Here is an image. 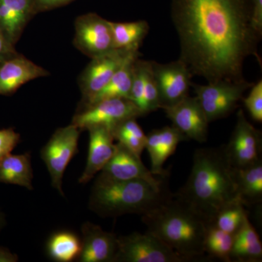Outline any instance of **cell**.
I'll use <instances>...</instances> for the list:
<instances>
[{"mask_svg": "<svg viewBox=\"0 0 262 262\" xmlns=\"http://www.w3.org/2000/svg\"><path fill=\"white\" fill-rule=\"evenodd\" d=\"M251 0H171L182 60L208 82H244L248 57L259 59L261 37L251 23Z\"/></svg>", "mask_w": 262, "mask_h": 262, "instance_id": "obj_1", "label": "cell"}, {"mask_svg": "<svg viewBox=\"0 0 262 262\" xmlns=\"http://www.w3.org/2000/svg\"><path fill=\"white\" fill-rule=\"evenodd\" d=\"M187 203L207 223H212L225 205L238 198L233 168L225 145L196 149L187 183L174 194Z\"/></svg>", "mask_w": 262, "mask_h": 262, "instance_id": "obj_2", "label": "cell"}, {"mask_svg": "<svg viewBox=\"0 0 262 262\" xmlns=\"http://www.w3.org/2000/svg\"><path fill=\"white\" fill-rule=\"evenodd\" d=\"M147 232L156 236L186 261L205 255L204 237L208 223L192 208L170 194L142 215Z\"/></svg>", "mask_w": 262, "mask_h": 262, "instance_id": "obj_3", "label": "cell"}, {"mask_svg": "<svg viewBox=\"0 0 262 262\" xmlns=\"http://www.w3.org/2000/svg\"><path fill=\"white\" fill-rule=\"evenodd\" d=\"M143 180H115L99 174L89 198L91 211L103 218L125 214L144 215L170 195Z\"/></svg>", "mask_w": 262, "mask_h": 262, "instance_id": "obj_4", "label": "cell"}, {"mask_svg": "<svg viewBox=\"0 0 262 262\" xmlns=\"http://www.w3.org/2000/svg\"><path fill=\"white\" fill-rule=\"evenodd\" d=\"M81 131L72 123L60 127L55 131L47 144L41 149V158L51 176L52 186L62 196L64 195L62 189L63 174L71 160L78 153Z\"/></svg>", "mask_w": 262, "mask_h": 262, "instance_id": "obj_5", "label": "cell"}, {"mask_svg": "<svg viewBox=\"0 0 262 262\" xmlns=\"http://www.w3.org/2000/svg\"><path fill=\"white\" fill-rule=\"evenodd\" d=\"M252 85L246 80L241 82L218 81L208 82L206 85L192 84L195 97L209 122L232 113L243 99L245 91Z\"/></svg>", "mask_w": 262, "mask_h": 262, "instance_id": "obj_6", "label": "cell"}, {"mask_svg": "<svg viewBox=\"0 0 262 262\" xmlns=\"http://www.w3.org/2000/svg\"><path fill=\"white\" fill-rule=\"evenodd\" d=\"M114 262H183L186 260L154 234L146 232L120 236Z\"/></svg>", "mask_w": 262, "mask_h": 262, "instance_id": "obj_7", "label": "cell"}, {"mask_svg": "<svg viewBox=\"0 0 262 262\" xmlns=\"http://www.w3.org/2000/svg\"><path fill=\"white\" fill-rule=\"evenodd\" d=\"M141 116L140 110L128 98H108L78 110L72 118V124L81 130L103 125L112 131L124 120Z\"/></svg>", "mask_w": 262, "mask_h": 262, "instance_id": "obj_8", "label": "cell"}, {"mask_svg": "<svg viewBox=\"0 0 262 262\" xmlns=\"http://www.w3.org/2000/svg\"><path fill=\"white\" fill-rule=\"evenodd\" d=\"M75 30L74 46L91 59L115 49L111 23L96 13L77 17Z\"/></svg>", "mask_w": 262, "mask_h": 262, "instance_id": "obj_9", "label": "cell"}, {"mask_svg": "<svg viewBox=\"0 0 262 262\" xmlns=\"http://www.w3.org/2000/svg\"><path fill=\"white\" fill-rule=\"evenodd\" d=\"M151 67L158 89L160 108L174 106L189 96L192 74L182 60L168 63L151 61Z\"/></svg>", "mask_w": 262, "mask_h": 262, "instance_id": "obj_10", "label": "cell"}, {"mask_svg": "<svg viewBox=\"0 0 262 262\" xmlns=\"http://www.w3.org/2000/svg\"><path fill=\"white\" fill-rule=\"evenodd\" d=\"M137 53L139 51L115 49L103 56L92 58L78 79L82 97L80 108L87 104L108 83L123 63Z\"/></svg>", "mask_w": 262, "mask_h": 262, "instance_id": "obj_11", "label": "cell"}, {"mask_svg": "<svg viewBox=\"0 0 262 262\" xmlns=\"http://www.w3.org/2000/svg\"><path fill=\"white\" fill-rule=\"evenodd\" d=\"M225 149L232 168H244L261 160V133L246 120L242 110L237 113L235 127Z\"/></svg>", "mask_w": 262, "mask_h": 262, "instance_id": "obj_12", "label": "cell"}, {"mask_svg": "<svg viewBox=\"0 0 262 262\" xmlns=\"http://www.w3.org/2000/svg\"><path fill=\"white\" fill-rule=\"evenodd\" d=\"M103 177L115 180H143L157 189L165 187V179L155 178L151 170L146 168L141 157L127 149L121 143L117 142L113 158L100 173Z\"/></svg>", "mask_w": 262, "mask_h": 262, "instance_id": "obj_13", "label": "cell"}, {"mask_svg": "<svg viewBox=\"0 0 262 262\" xmlns=\"http://www.w3.org/2000/svg\"><path fill=\"white\" fill-rule=\"evenodd\" d=\"M163 110L173 126L187 139L206 142L209 122L196 97L187 96L174 106Z\"/></svg>", "mask_w": 262, "mask_h": 262, "instance_id": "obj_14", "label": "cell"}, {"mask_svg": "<svg viewBox=\"0 0 262 262\" xmlns=\"http://www.w3.org/2000/svg\"><path fill=\"white\" fill-rule=\"evenodd\" d=\"M82 236L78 261L114 262L118 250V236L89 222L82 224Z\"/></svg>", "mask_w": 262, "mask_h": 262, "instance_id": "obj_15", "label": "cell"}, {"mask_svg": "<svg viewBox=\"0 0 262 262\" xmlns=\"http://www.w3.org/2000/svg\"><path fill=\"white\" fill-rule=\"evenodd\" d=\"M50 73L20 53L0 66V96H11L24 84Z\"/></svg>", "mask_w": 262, "mask_h": 262, "instance_id": "obj_16", "label": "cell"}, {"mask_svg": "<svg viewBox=\"0 0 262 262\" xmlns=\"http://www.w3.org/2000/svg\"><path fill=\"white\" fill-rule=\"evenodd\" d=\"M89 133V154L87 163L82 175L79 179V184H86L96 173L101 171L113 158L116 144H114L112 131L103 125H95L87 129Z\"/></svg>", "mask_w": 262, "mask_h": 262, "instance_id": "obj_17", "label": "cell"}, {"mask_svg": "<svg viewBox=\"0 0 262 262\" xmlns=\"http://www.w3.org/2000/svg\"><path fill=\"white\" fill-rule=\"evenodd\" d=\"M187 139L174 126L154 130L146 136L145 149H147L151 159V172L153 175L168 178V173L163 168L164 163L173 154L179 143Z\"/></svg>", "mask_w": 262, "mask_h": 262, "instance_id": "obj_18", "label": "cell"}, {"mask_svg": "<svg viewBox=\"0 0 262 262\" xmlns=\"http://www.w3.org/2000/svg\"><path fill=\"white\" fill-rule=\"evenodd\" d=\"M35 15V0H0V29L13 46Z\"/></svg>", "mask_w": 262, "mask_h": 262, "instance_id": "obj_19", "label": "cell"}, {"mask_svg": "<svg viewBox=\"0 0 262 262\" xmlns=\"http://www.w3.org/2000/svg\"><path fill=\"white\" fill-rule=\"evenodd\" d=\"M234 180L237 195L245 206L261 203L262 161L244 168H233Z\"/></svg>", "mask_w": 262, "mask_h": 262, "instance_id": "obj_20", "label": "cell"}, {"mask_svg": "<svg viewBox=\"0 0 262 262\" xmlns=\"http://www.w3.org/2000/svg\"><path fill=\"white\" fill-rule=\"evenodd\" d=\"M33 178L30 153L21 155L10 153L0 160V183L18 185L32 190Z\"/></svg>", "mask_w": 262, "mask_h": 262, "instance_id": "obj_21", "label": "cell"}, {"mask_svg": "<svg viewBox=\"0 0 262 262\" xmlns=\"http://www.w3.org/2000/svg\"><path fill=\"white\" fill-rule=\"evenodd\" d=\"M139 56L140 53L130 56L117 71L108 83L98 94L95 95L87 104L79 108L78 110L108 98H125L129 99L134 77V65Z\"/></svg>", "mask_w": 262, "mask_h": 262, "instance_id": "obj_22", "label": "cell"}, {"mask_svg": "<svg viewBox=\"0 0 262 262\" xmlns=\"http://www.w3.org/2000/svg\"><path fill=\"white\" fill-rule=\"evenodd\" d=\"M262 245L256 229L248 217L241 229L234 235L231 261H261Z\"/></svg>", "mask_w": 262, "mask_h": 262, "instance_id": "obj_23", "label": "cell"}, {"mask_svg": "<svg viewBox=\"0 0 262 262\" xmlns=\"http://www.w3.org/2000/svg\"><path fill=\"white\" fill-rule=\"evenodd\" d=\"M115 49L139 51L144 38L149 32V24L145 20L126 23L112 22Z\"/></svg>", "mask_w": 262, "mask_h": 262, "instance_id": "obj_24", "label": "cell"}, {"mask_svg": "<svg viewBox=\"0 0 262 262\" xmlns=\"http://www.w3.org/2000/svg\"><path fill=\"white\" fill-rule=\"evenodd\" d=\"M82 243L78 236L70 231H60L48 241V256L57 262H71L78 259Z\"/></svg>", "mask_w": 262, "mask_h": 262, "instance_id": "obj_25", "label": "cell"}, {"mask_svg": "<svg viewBox=\"0 0 262 262\" xmlns=\"http://www.w3.org/2000/svg\"><path fill=\"white\" fill-rule=\"evenodd\" d=\"M234 235L219 229L213 223L207 225L204 237L205 253L224 261H231Z\"/></svg>", "mask_w": 262, "mask_h": 262, "instance_id": "obj_26", "label": "cell"}, {"mask_svg": "<svg viewBox=\"0 0 262 262\" xmlns=\"http://www.w3.org/2000/svg\"><path fill=\"white\" fill-rule=\"evenodd\" d=\"M247 218L248 213L245 209V205L238 196L222 207L212 223L219 229L234 235L244 225Z\"/></svg>", "mask_w": 262, "mask_h": 262, "instance_id": "obj_27", "label": "cell"}, {"mask_svg": "<svg viewBox=\"0 0 262 262\" xmlns=\"http://www.w3.org/2000/svg\"><path fill=\"white\" fill-rule=\"evenodd\" d=\"M160 108L158 89L152 72L151 61H146L145 71V86H144V101L141 108L142 115H147Z\"/></svg>", "mask_w": 262, "mask_h": 262, "instance_id": "obj_28", "label": "cell"}, {"mask_svg": "<svg viewBox=\"0 0 262 262\" xmlns=\"http://www.w3.org/2000/svg\"><path fill=\"white\" fill-rule=\"evenodd\" d=\"M245 106L255 121L262 122V81L253 84L248 97L243 98Z\"/></svg>", "mask_w": 262, "mask_h": 262, "instance_id": "obj_29", "label": "cell"}, {"mask_svg": "<svg viewBox=\"0 0 262 262\" xmlns=\"http://www.w3.org/2000/svg\"><path fill=\"white\" fill-rule=\"evenodd\" d=\"M20 141V134L13 127L0 130V160L10 154Z\"/></svg>", "mask_w": 262, "mask_h": 262, "instance_id": "obj_30", "label": "cell"}, {"mask_svg": "<svg viewBox=\"0 0 262 262\" xmlns=\"http://www.w3.org/2000/svg\"><path fill=\"white\" fill-rule=\"evenodd\" d=\"M251 23L255 32L262 35V0H251Z\"/></svg>", "mask_w": 262, "mask_h": 262, "instance_id": "obj_31", "label": "cell"}, {"mask_svg": "<svg viewBox=\"0 0 262 262\" xmlns=\"http://www.w3.org/2000/svg\"><path fill=\"white\" fill-rule=\"evenodd\" d=\"M18 52L15 46L5 37L4 33L0 29V66L12 57L15 56Z\"/></svg>", "mask_w": 262, "mask_h": 262, "instance_id": "obj_32", "label": "cell"}, {"mask_svg": "<svg viewBox=\"0 0 262 262\" xmlns=\"http://www.w3.org/2000/svg\"><path fill=\"white\" fill-rule=\"evenodd\" d=\"M75 0H35L36 13L38 14L42 12L61 8Z\"/></svg>", "mask_w": 262, "mask_h": 262, "instance_id": "obj_33", "label": "cell"}, {"mask_svg": "<svg viewBox=\"0 0 262 262\" xmlns=\"http://www.w3.org/2000/svg\"><path fill=\"white\" fill-rule=\"evenodd\" d=\"M18 256L10 252L8 248L0 247V262H16Z\"/></svg>", "mask_w": 262, "mask_h": 262, "instance_id": "obj_34", "label": "cell"}, {"mask_svg": "<svg viewBox=\"0 0 262 262\" xmlns=\"http://www.w3.org/2000/svg\"><path fill=\"white\" fill-rule=\"evenodd\" d=\"M5 225V218L3 213L0 212V231L3 229V226Z\"/></svg>", "mask_w": 262, "mask_h": 262, "instance_id": "obj_35", "label": "cell"}]
</instances>
